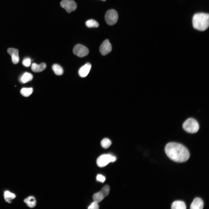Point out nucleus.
Instances as JSON below:
<instances>
[{"label": "nucleus", "mask_w": 209, "mask_h": 209, "mask_svg": "<svg viewBox=\"0 0 209 209\" xmlns=\"http://www.w3.org/2000/svg\"><path fill=\"white\" fill-rule=\"evenodd\" d=\"M110 190V188L108 185H105L101 189L100 191L105 197L108 195Z\"/></svg>", "instance_id": "4be33fe9"}, {"label": "nucleus", "mask_w": 209, "mask_h": 209, "mask_svg": "<svg viewBox=\"0 0 209 209\" xmlns=\"http://www.w3.org/2000/svg\"><path fill=\"white\" fill-rule=\"evenodd\" d=\"M60 5L68 13L75 10L77 7L76 3L72 0H63L61 2Z\"/></svg>", "instance_id": "0eeeda50"}, {"label": "nucleus", "mask_w": 209, "mask_h": 209, "mask_svg": "<svg viewBox=\"0 0 209 209\" xmlns=\"http://www.w3.org/2000/svg\"><path fill=\"white\" fill-rule=\"evenodd\" d=\"M31 59L28 57L25 58L23 60L22 63L23 65L26 67H29L31 64Z\"/></svg>", "instance_id": "5701e85b"}, {"label": "nucleus", "mask_w": 209, "mask_h": 209, "mask_svg": "<svg viewBox=\"0 0 209 209\" xmlns=\"http://www.w3.org/2000/svg\"><path fill=\"white\" fill-rule=\"evenodd\" d=\"M24 202L28 207L30 208H34L36 205L35 198L34 197L32 196L25 198L24 200Z\"/></svg>", "instance_id": "4468645a"}, {"label": "nucleus", "mask_w": 209, "mask_h": 209, "mask_svg": "<svg viewBox=\"0 0 209 209\" xmlns=\"http://www.w3.org/2000/svg\"><path fill=\"white\" fill-rule=\"evenodd\" d=\"M102 0V1H105L106 0Z\"/></svg>", "instance_id": "a878e982"}, {"label": "nucleus", "mask_w": 209, "mask_h": 209, "mask_svg": "<svg viewBox=\"0 0 209 209\" xmlns=\"http://www.w3.org/2000/svg\"><path fill=\"white\" fill-rule=\"evenodd\" d=\"M33 78V75L30 73H25L22 76L21 78V81L23 83H25L31 81Z\"/></svg>", "instance_id": "a211bd4d"}, {"label": "nucleus", "mask_w": 209, "mask_h": 209, "mask_svg": "<svg viewBox=\"0 0 209 209\" xmlns=\"http://www.w3.org/2000/svg\"><path fill=\"white\" fill-rule=\"evenodd\" d=\"M96 179L97 181L103 182L105 180V177L102 175L100 174L97 175L96 177Z\"/></svg>", "instance_id": "393cba45"}, {"label": "nucleus", "mask_w": 209, "mask_h": 209, "mask_svg": "<svg viewBox=\"0 0 209 209\" xmlns=\"http://www.w3.org/2000/svg\"><path fill=\"white\" fill-rule=\"evenodd\" d=\"M192 22L194 28L199 30L204 31L209 26V15L208 13H199L193 16Z\"/></svg>", "instance_id": "f03ea898"}, {"label": "nucleus", "mask_w": 209, "mask_h": 209, "mask_svg": "<svg viewBox=\"0 0 209 209\" xmlns=\"http://www.w3.org/2000/svg\"><path fill=\"white\" fill-rule=\"evenodd\" d=\"M91 68V64L88 62L81 67L78 71V74L81 77H86L88 74Z\"/></svg>", "instance_id": "9d476101"}, {"label": "nucleus", "mask_w": 209, "mask_h": 209, "mask_svg": "<svg viewBox=\"0 0 209 209\" xmlns=\"http://www.w3.org/2000/svg\"><path fill=\"white\" fill-rule=\"evenodd\" d=\"M105 197L100 191L94 194L93 196V201L98 203L102 201Z\"/></svg>", "instance_id": "f3484780"}, {"label": "nucleus", "mask_w": 209, "mask_h": 209, "mask_svg": "<svg viewBox=\"0 0 209 209\" xmlns=\"http://www.w3.org/2000/svg\"><path fill=\"white\" fill-rule=\"evenodd\" d=\"M86 25L88 28L98 27L99 24L96 21L90 19L87 20L86 22Z\"/></svg>", "instance_id": "aec40b11"}, {"label": "nucleus", "mask_w": 209, "mask_h": 209, "mask_svg": "<svg viewBox=\"0 0 209 209\" xmlns=\"http://www.w3.org/2000/svg\"><path fill=\"white\" fill-rule=\"evenodd\" d=\"M99 208V206L98 203L93 201L88 207L89 209H98Z\"/></svg>", "instance_id": "b1692460"}, {"label": "nucleus", "mask_w": 209, "mask_h": 209, "mask_svg": "<svg viewBox=\"0 0 209 209\" xmlns=\"http://www.w3.org/2000/svg\"><path fill=\"white\" fill-rule=\"evenodd\" d=\"M33 92L32 88H24L20 91V93L22 95L25 97L30 96Z\"/></svg>", "instance_id": "6ab92c4d"}, {"label": "nucleus", "mask_w": 209, "mask_h": 209, "mask_svg": "<svg viewBox=\"0 0 209 209\" xmlns=\"http://www.w3.org/2000/svg\"><path fill=\"white\" fill-rule=\"evenodd\" d=\"M73 52L75 55L78 57H82L87 55L89 54V51L84 46L78 44L74 47Z\"/></svg>", "instance_id": "423d86ee"}, {"label": "nucleus", "mask_w": 209, "mask_h": 209, "mask_svg": "<svg viewBox=\"0 0 209 209\" xmlns=\"http://www.w3.org/2000/svg\"><path fill=\"white\" fill-rule=\"evenodd\" d=\"M203 207V202L200 198L196 197L194 199L190 206L191 209H202Z\"/></svg>", "instance_id": "9b49d317"}, {"label": "nucleus", "mask_w": 209, "mask_h": 209, "mask_svg": "<svg viewBox=\"0 0 209 209\" xmlns=\"http://www.w3.org/2000/svg\"><path fill=\"white\" fill-rule=\"evenodd\" d=\"M111 140L107 138H105L101 142V146L104 148L107 149L111 145Z\"/></svg>", "instance_id": "412c9836"}, {"label": "nucleus", "mask_w": 209, "mask_h": 209, "mask_svg": "<svg viewBox=\"0 0 209 209\" xmlns=\"http://www.w3.org/2000/svg\"><path fill=\"white\" fill-rule=\"evenodd\" d=\"M165 151L172 160L177 162H183L189 158L190 154L187 149L183 145L176 142H170L165 147Z\"/></svg>", "instance_id": "f257e3e1"}, {"label": "nucleus", "mask_w": 209, "mask_h": 209, "mask_svg": "<svg viewBox=\"0 0 209 209\" xmlns=\"http://www.w3.org/2000/svg\"><path fill=\"white\" fill-rule=\"evenodd\" d=\"M116 160V157L110 154H104L98 158L96 163L99 167H103L107 165L110 162H114Z\"/></svg>", "instance_id": "20e7f679"}, {"label": "nucleus", "mask_w": 209, "mask_h": 209, "mask_svg": "<svg viewBox=\"0 0 209 209\" xmlns=\"http://www.w3.org/2000/svg\"><path fill=\"white\" fill-rule=\"evenodd\" d=\"M52 69L55 74L56 75H60L63 73V70L62 68L58 64H54L52 66Z\"/></svg>", "instance_id": "dca6fc26"}, {"label": "nucleus", "mask_w": 209, "mask_h": 209, "mask_svg": "<svg viewBox=\"0 0 209 209\" xmlns=\"http://www.w3.org/2000/svg\"><path fill=\"white\" fill-rule=\"evenodd\" d=\"M3 196L5 201L9 203H11L12 201L16 197L14 193L8 190L4 192Z\"/></svg>", "instance_id": "2eb2a0df"}, {"label": "nucleus", "mask_w": 209, "mask_h": 209, "mask_svg": "<svg viewBox=\"0 0 209 209\" xmlns=\"http://www.w3.org/2000/svg\"><path fill=\"white\" fill-rule=\"evenodd\" d=\"M112 50L111 45L108 39L104 40L100 47V51L101 54L105 55L110 53Z\"/></svg>", "instance_id": "6e6552de"}, {"label": "nucleus", "mask_w": 209, "mask_h": 209, "mask_svg": "<svg viewBox=\"0 0 209 209\" xmlns=\"http://www.w3.org/2000/svg\"><path fill=\"white\" fill-rule=\"evenodd\" d=\"M46 67V64L44 63L38 64L35 63L32 64L31 69L34 72H40L44 71Z\"/></svg>", "instance_id": "f8f14e48"}, {"label": "nucleus", "mask_w": 209, "mask_h": 209, "mask_svg": "<svg viewBox=\"0 0 209 209\" xmlns=\"http://www.w3.org/2000/svg\"><path fill=\"white\" fill-rule=\"evenodd\" d=\"M7 52L11 57L12 63L14 64H17L19 60L18 50L15 48H9L8 49Z\"/></svg>", "instance_id": "1a4fd4ad"}, {"label": "nucleus", "mask_w": 209, "mask_h": 209, "mask_svg": "<svg viewBox=\"0 0 209 209\" xmlns=\"http://www.w3.org/2000/svg\"><path fill=\"white\" fill-rule=\"evenodd\" d=\"M183 129L186 132L190 133L197 132L199 129V125L195 119L190 118L188 119L183 125Z\"/></svg>", "instance_id": "7ed1b4c3"}, {"label": "nucleus", "mask_w": 209, "mask_h": 209, "mask_svg": "<svg viewBox=\"0 0 209 209\" xmlns=\"http://www.w3.org/2000/svg\"><path fill=\"white\" fill-rule=\"evenodd\" d=\"M171 208L172 209H185L186 207L185 203L183 201H176L172 203Z\"/></svg>", "instance_id": "ddd939ff"}, {"label": "nucleus", "mask_w": 209, "mask_h": 209, "mask_svg": "<svg viewBox=\"0 0 209 209\" xmlns=\"http://www.w3.org/2000/svg\"><path fill=\"white\" fill-rule=\"evenodd\" d=\"M105 21L109 25H113L117 22L118 19V15L117 12L114 10H108L105 16Z\"/></svg>", "instance_id": "39448f33"}]
</instances>
